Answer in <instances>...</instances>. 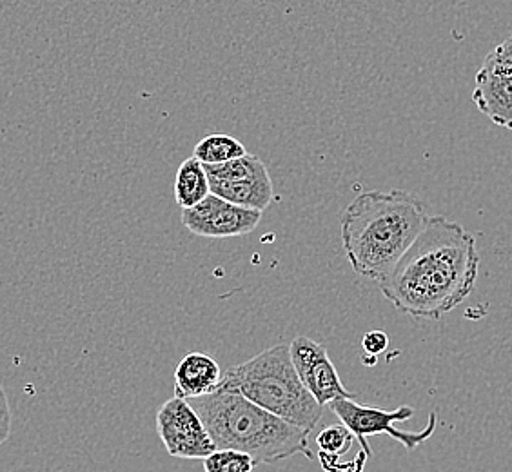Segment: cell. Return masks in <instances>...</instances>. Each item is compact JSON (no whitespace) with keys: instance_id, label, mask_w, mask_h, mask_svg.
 Instances as JSON below:
<instances>
[{"instance_id":"9","label":"cell","mask_w":512,"mask_h":472,"mask_svg":"<svg viewBox=\"0 0 512 472\" xmlns=\"http://www.w3.org/2000/svg\"><path fill=\"white\" fill-rule=\"evenodd\" d=\"M262 222V211L235 206L217 195H209L198 206L182 211V224L200 238H237L255 231Z\"/></svg>"},{"instance_id":"2","label":"cell","mask_w":512,"mask_h":472,"mask_svg":"<svg viewBox=\"0 0 512 472\" xmlns=\"http://www.w3.org/2000/svg\"><path fill=\"white\" fill-rule=\"evenodd\" d=\"M424 202L404 189L365 191L345 207L340 235L356 275L382 282L422 233Z\"/></svg>"},{"instance_id":"8","label":"cell","mask_w":512,"mask_h":472,"mask_svg":"<svg viewBox=\"0 0 512 472\" xmlns=\"http://www.w3.org/2000/svg\"><path fill=\"white\" fill-rule=\"evenodd\" d=\"M473 102L496 126L512 129V35L483 60L474 80Z\"/></svg>"},{"instance_id":"5","label":"cell","mask_w":512,"mask_h":472,"mask_svg":"<svg viewBox=\"0 0 512 472\" xmlns=\"http://www.w3.org/2000/svg\"><path fill=\"white\" fill-rule=\"evenodd\" d=\"M329 407L338 416L340 423H344L345 427L355 434L356 440L360 443V449L369 458H373V449L369 447V442H367L371 436L387 434L396 442L402 443L407 451H414L418 445H422L433 436L434 431H436V423H438L436 413H431L425 429L418 431V433H404V431L394 429V423L405 422V420L413 418L414 409L409 405L398 407L396 411H385V409H378V407L360 405L351 398H338Z\"/></svg>"},{"instance_id":"3","label":"cell","mask_w":512,"mask_h":472,"mask_svg":"<svg viewBox=\"0 0 512 472\" xmlns=\"http://www.w3.org/2000/svg\"><path fill=\"white\" fill-rule=\"evenodd\" d=\"M206 425L215 449L246 453L258 463H275L304 454L313 460L309 431L267 413L233 391L188 400Z\"/></svg>"},{"instance_id":"7","label":"cell","mask_w":512,"mask_h":472,"mask_svg":"<svg viewBox=\"0 0 512 472\" xmlns=\"http://www.w3.org/2000/svg\"><path fill=\"white\" fill-rule=\"evenodd\" d=\"M158 438L169 456L182 460H206L215 451V443L206 425L188 400L171 398L157 411Z\"/></svg>"},{"instance_id":"17","label":"cell","mask_w":512,"mask_h":472,"mask_svg":"<svg viewBox=\"0 0 512 472\" xmlns=\"http://www.w3.org/2000/svg\"><path fill=\"white\" fill-rule=\"evenodd\" d=\"M362 347L369 356H378L389 347V336L385 335L384 331H369L365 333Z\"/></svg>"},{"instance_id":"6","label":"cell","mask_w":512,"mask_h":472,"mask_svg":"<svg viewBox=\"0 0 512 472\" xmlns=\"http://www.w3.org/2000/svg\"><path fill=\"white\" fill-rule=\"evenodd\" d=\"M204 166V164H202ZM211 193L235 206L266 211L271 206L275 191L266 164L253 153L226 164L204 166Z\"/></svg>"},{"instance_id":"15","label":"cell","mask_w":512,"mask_h":472,"mask_svg":"<svg viewBox=\"0 0 512 472\" xmlns=\"http://www.w3.org/2000/svg\"><path fill=\"white\" fill-rule=\"evenodd\" d=\"M204 462L206 472H253L256 462L246 453L231 449H215Z\"/></svg>"},{"instance_id":"16","label":"cell","mask_w":512,"mask_h":472,"mask_svg":"<svg viewBox=\"0 0 512 472\" xmlns=\"http://www.w3.org/2000/svg\"><path fill=\"white\" fill-rule=\"evenodd\" d=\"M318 458H320L325 472H362L365 462L369 460V456L362 449H360V453L356 454L353 462L340 463V458H329V456H318Z\"/></svg>"},{"instance_id":"13","label":"cell","mask_w":512,"mask_h":472,"mask_svg":"<svg viewBox=\"0 0 512 472\" xmlns=\"http://www.w3.org/2000/svg\"><path fill=\"white\" fill-rule=\"evenodd\" d=\"M247 149L238 138L224 133L207 135L198 142L193 149V157L204 166H215V164H226L231 160L246 157Z\"/></svg>"},{"instance_id":"18","label":"cell","mask_w":512,"mask_h":472,"mask_svg":"<svg viewBox=\"0 0 512 472\" xmlns=\"http://www.w3.org/2000/svg\"><path fill=\"white\" fill-rule=\"evenodd\" d=\"M11 433V411L10 402L4 387L0 385V445L10 438Z\"/></svg>"},{"instance_id":"1","label":"cell","mask_w":512,"mask_h":472,"mask_svg":"<svg viewBox=\"0 0 512 472\" xmlns=\"http://www.w3.org/2000/svg\"><path fill=\"white\" fill-rule=\"evenodd\" d=\"M478 267L476 238L458 222L429 215L422 233L378 287L405 315L440 320L473 293Z\"/></svg>"},{"instance_id":"10","label":"cell","mask_w":512,"mask_h":472,"mask_svg":"<svg viewBox=\"0 0 512 472\" xmlns=\"http://www.w3.org/2000/svg\"><path fill=\"white\" fill-rule=\"evenodd\" d=\"M289 351L302 384L322 407L333 404L338 398L356 400V394L345 389L325 345L307 336H296L289 344Z\"/></svg>"},{"instance_id":"14","label":"cell","mask_w":512,"mask_h":472,"mask_svg":"<svg viewBox=\"0 0 512 472\" xmlns=\"http://www.w3.org/2000/svg\"><path fill=\"white\" fill-rule=\"evenodd\" d=\"M355 434L351 433L344 423L329 425L322 429L316 436V447L318 456H329V458H342L344 454L353 449Z\"/></svg>"},{"instance_id":"4","label":"cell","mask_w":512,"mask_h":472,"mask_svg":"<svg viewBox=\"0 0 512 472\" xmlns=\"http://www.w3.org/2000/svg\"><path fill=\"white\" fill-rule=\"evenodd\" d=\"M218 391L242 394L267 413L309 433L324 418V407L302 384L287 344L273 345L244 364L229 367Z\"/></svg>"},{"instance_id":"12","label":"cell","mask_w":512,"mask_h":472,"mask_svg":"<svg viewBox=\"0 0 512 472\" xmlns=\"http://www.w3.org/2000/svg\"><path fill=\"white\" fill-rule=\"evenodd\" d=\"M209 195H211V186L202 162H198L195 157L184 160L175 178V200L178 207L182 211L191 209L198 206Z\"/></svg>"},{"instance_id":"11","label":"cell","mask_w":512,"mask_h":472,"mask_svg":"<svg viewBox=\"0 0 512 472\" xmlns=\"http://www.w3.org/2000/svg\"><path fill=\"white\" fill-rule=\"evenodd\" d=\"M222 380L224 371L211 354H186L175 369V398L193 400L217 393Z\"/></svg>"}]
</instances>
